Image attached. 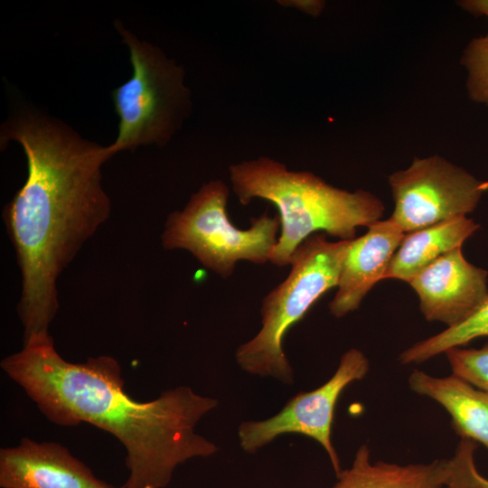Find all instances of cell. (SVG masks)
<instances>
[{
	"label": "cell",
	"mask_w": 488,
	"mask_h": 488,
	"mask_svg": "<svg viewBox=\"0 0 488 488\" xmlns=\"http://www.w3.org/2000/svg\"><path fill=\"white\" fill-rule=\"evenodd\" d=\"M410 389L432 399L451 417L452 427L461 438L481 443L488 450V391L451 374L434 377L414 370L408 380Z\"/></svg>",
	"instance_id": "7c38bea8"
},
{
	"label": "cell",
	"mask_w": 488,
	"mask_h": 488,
	"mask_svg": "<svg viewBox=\"0 0 488 488\" xmlns=\"http://www.w3.org/2000/svg\"><path fill=\"white\" fill-rule=\"evenodd\" d=\"M457 5L465 11L476 16L488 17V0H463L458 1Z\"/></svg>",
	"instance_id": "ffe728a7"
},
{
	"label": "cell",
	"mask_w": 488,
	"mask_h": 488,
	"mask_svg": "<svg viewBox=\"0 0 488 488\" xmlns=\"http://www.w3.org/2000/svg\"><path fill=\"white\" fill-rule=\"evenodd\" d=\"M444 353L453 374L488 391V343L479 349L454 347Z\"/></svg>",
	"instance_id": "ac0fdd59"
},
{
	"label": "cell",
	"mask_w": 488,
	"mask_h": 488,
	"mask_svg": "<svg viewBox=\"0 0 488 488\" xmlns=\"http://www.w3.org/2000/svg\"><path fill=\"white\" fill-rule=\"evenodd\" d=\"M461 63L467 71L469 98L488 106V34L469 42L463 52Z\"/></svg>",
	"instance_id": "2e32d148"
},
{
	"label": "cell",
	"mask_w": 488,
	"mask_h": 488,
	"mask_svg": "<svg viewBox=\"0 0 488 488\" xmlns=\"http://www.w3.org/2000/svg\"><path fill=\"white\" fill-rule=\"evenodd\" d=\"M406 233L389 218L368 227L365 234L351 240L337 292L329 303L336 318L357 310L373 286L384 279L389 263Z\"/></svg>",
	"instance_id": "8fae6325"
},
{
	"label": "cell",
	"mask_w": 488,
	"mask_h": 488,
	"mask_svg": "<svg viewBox=\"0 0 488 488\" xmlns=\"http://www.w3.org/2000/svg\"><path fill=\"white\" fill-rule=\"evenodd\" d=\"M394 201L389 217L410 233L473 212L488 192L480 180L439 155L415 157L405 170L389 176Z\"/></svg>",
	"instance_id": "52a82bcc"
},
{
	"label": "cell",
	"mask_w": 488,
	"mask_h": 488,
	"mask_svg": "<svg viewBox=\"0 0 488 488\" xmlns=\"http://www.w3.org/2000/svg\"><path fill=\"white\" fill-rule=\"evenodd\" d=\"M488 336V298L482 306L462 323L419 341L405 351L399 361L402 364L422 363L448 349L462 347L474 339Z\"/></svg>",
	"instance_id": "9a60e30c"
},
{
	"label": "cell",
	"mask_w": 488,
	"mask_h": 488,
	"mask_svg": "<svg viewBox=\"0 0 488 488\" xmlns=\"http://www.w3.org/2000/svg\"><path fill=\"white\" fill-rule=\"evenodd\" d=\"M229 173L241 204L259 198L278 210L281 232L268 258L277 267L290 265L296 249L314 232L351 240L358 227L380 221L385 211L382 201L368 191L336 188L311 172L288 170L267 156L231 164Z\"/></svg>",
	"instance_id": "3957f363"
},
{
	"label": "cell",
	"mask_w": 488,
	"mask_h": 488,
	"mask_svg": "<svg viewBox=\"0 0 488 488\" xmlns=\"http://www.w3.org/2000/svg\"><path fill=\"white\" fill-rule=\"evenodd\" d=\"M351 240L333 242L325 234L314 233L296 249L287 277L263 298L259 332L236 350L241 370L285 384L294 383L283 339L324 293L337 287Z\"/></svg>",
	"instance_id": "277c9868"
},
{
	"label": "cell",
	"mask_w": 488,
	"mask_h": 488,
	"mask_svg": "<svg viewBox=\"0 0 488 488\" xmlns=\"http://www.w3.org/2000/svg\"><path fill=\"white\" fill-rule=\"evenodd\" d=\"M228 185L220 179L204 183L181 211L169 214L161 236L168 250L184 249L206 268L226 279L239 260L268 261L277 241L278 215L267 211L251 219L247 230L235 227L227 214Z\"/></svg>",
	"instance_id": "5b68a950"
},
{
	"label": "cell",
	"mask_w": 488,
	"mask_h": 488,
	"mask_svg": "<svg viewBox=\"0 0 488 488\" xmlns=\"http://www.w3.org/2000/svg\"><path fill=\"white\" fill-rule=\"evenodd\" d=\"M476 442L461 438L454 455L446 459V488H488V479L474 463Z\"/></svg>",
	"instance_id": "e0dca14e"
},
{
	"label": "cell",
	"mask_w": 488,
	"mask_h": 488,
	"mask_svg": "<svg viewBox=\"0 0 488 488\" xmlns=\"http://www.w3.org/2000/svg\"><path fill=\"white\" fill-rule=\"evenodd\" d=\"M281 4L287 6H293L298 10L306 13L312 16H318L324 7V2L320 0H298V1H281Z\"/></svg>",
	"instance_id": "d6986e66"
},
{
	"label": "cell",
	"mask_w": 488,
	"mask_h": 488,
	"mask_svg": "<svg viewBox=\"0 0 488 488\" xmlns=\"http://www.w3.org/2000/svg\"><path fill=\"white\" fill-rule=\"evenodd\" d=\"M478 229L479 224L473 219L461 216L406 234L384 279L408 283L444 254L462 248Z\"/></svg>",
	"instance_id": "4fadbf2b"
},
{
	"label": "cell",
	"mask_w": 488,
	"mask_h": 488,
	"mask_svg": "<svg viewBox=\"0 0 488 488\" xmlns=\"http://www.w3.org/2000/svg\"><path fill=\"white\" fill-rule=\"evenodd\" d=\"M122 488H125V487H122Z\"/></svg>",
	"instance_id": "44dd1931"
},
{
	"label": "cell",
	"mask_w": 488,
	"mask_h": 488,
	"mask_svg": "<svg viewBox=\"0 0 488 488\" xmlns=\"http://www.w3.org/2000/svg\"><path fill=\"white\" fill-rule=\"evenodd\" d=\"M2 488H112L56 442L27 437L0 449Z\"/></svg>",
	"instance_id": "30bf717a"
},
{
	"label": "cell",
	"mask_w": 488,
	"mask_h": 488,
	"mask_svg": "<svg viewBox=\"0 0 488 488\" xmlns=\"http://www.w3.org/2000/svg\"><path fill=\"white\" fill-rule=\"evenodd\" d=\"M14 140L28 174L4 216L22 274L17 305L23 343L50 336L59 308L57 280L110 215L101 180L114 155L38 112H20L1 130V147Z\"/></svg>",
	"instance_id": "6da1fadb"
},
{
	"label": "cell",
	"mask_w": 488,
	"mask_h": 488,
	"mask_svg": "<svg viewBox=\"0 0 488 488\" xmlns=\"http://www.w3.org/2000/svg\"><path fill=\"white\" fill-rule=\"evenodd\" d=\"M1 368L52 423H89L120 441L130 472L125 488H164L179 465L219 450L196 432L199 421L218 406L216 399L180 386L154 400L136 401L125 392L120 365L111 356L69 362L49 336L23 343L2 360Z\"/></svg>",
	"instance_id": "7a4b0ae2"
},
{
	"label": "cell",
	"mask_w": 488,
	"mask_h": 488,
	"mask_svg": "<svg viewBox=\"0 0 488 488\" xmlns=\"http://www.w3.org/2000/svg\"><path fill=\"white\" fill-rule=\"evenodd\" d=\"M488 271L465 258L462 248L444 254L408 283L428 322L455 326L477 311L488 298Z\"/></svg>",
	"instance_id": "9c48e42d"
},
{
	"label": "cell",
	"mask_w": 488,
	"mask_h": 488,
	"mask_svg": "<svg viewBox=\"0 0 488 488\" xmlns=\"http://www.w3.org/2000/svg\"><path fill=\"white\" fill-rule=\"evenodd\" d=\"M370 370L365 354L351 348L341 357L333 375L322 386L293 396L275 416L264 420H248L238 428L241 449L254 454L285 434H299L318 442L326 452L338 475L341 463L332 442L334 408L343 390L362 380Z\"/></svg>",
	"instance_id": "ba28073f"
},
{
	"label": "cell",
	"mask_w": 488,
	"mask_h": 488,
	"mask_svg": "<svg viewBox=\"0 0 488 488\" xmlns=\"http://www.w3.org/2000/svg\"><path fill=\"white\" fill-rule=\"evenodd\" d=\"M116 26L128 46L133 73L112 92L119 118L117 136L108 145L114 155L139 145H164L191 107L183 70L158 48L139 41L120 23Z\"/></svg>",
	"instance_id": "8992f818"
},
{
	"label": "cell",
	"mask_w": 488,
	"mask_h": 488,
	"mask_svg": "<svg viewBox=\"0 0 488 488\" xmlns=\"http://www.w3.org/2000/svg\"><path fill=\"white\" fill-rule=\"evenodd\" d=\"M446 459L428 464L371 463V450L361 446L352 465L336 475L332 488H446Z\"/></svg>",
	"instance_id": "5bb4252c"
}]
</instances>
